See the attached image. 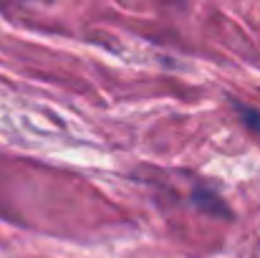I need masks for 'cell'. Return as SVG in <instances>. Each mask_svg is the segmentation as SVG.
<instances>
[{"label": "cell", "instance_id": "cell-1", "mask_svg": "<svg viewBox=\"0 0 260 258\" xmlns=\"http://www.w3.org/2000/svg\"><path fill=\"white\" fill-rule=\"evenodd\" d=\"M189 200H192V205H194L200 213H205V215L222 218V220L233 215L230 208H228V203L222 200V195H220L217 190H212L210 185H194L192 192H189Z\"/></svg>", "mask_w": 260, "mask_h": 258}, {"label": "cell", "instance_id": "cell-2", "mask_svg": "<svg viewBox=\"0 0 260 258\" xmlns=\"http://www.w3.org/2000/svg\"><path fill=\"white\" fill-rule=\"evenodd\" d=\"M233 106H235L240 122H243L250 132L260 134V111L258 109H255V106H248V104H243V101H233Z\"/></svg>", "mask_w": 260, "mask_h": 258}]
</instances>
